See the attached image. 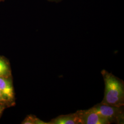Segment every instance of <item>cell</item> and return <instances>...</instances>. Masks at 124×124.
<instances>
[{"mask_svg": "<svg viewBox=\"0 0 124 124\" xmlns=\"http://www.w3.org/2000/svg\"><path fill=\"white\" fill-rule=\"evenodd\" d=\"M1 0H0V1H1Z\"/></svg>", "mask_w": 124, "mask_h": 124, "instance_id": "8fae6325", "label": "cell"}, {"mask_svg": "<svg viewBox=\"0 0 124 124\" xmlns=\"http://www.w3.org/2000/svg\"><path fill=\"white\" fill-rule=\"evenodd\" d=\"M101 73L105 84L104 95L101 103L112 106H124L123 80L105 70Z\"/></svg>", "mask_w": 124, "mask_h": 124, "instance_id": "6da1fadb", "label": "cell"}, {"mask_svg": "<svg viewBox=\"0 0 124 124\" xmlns=\"http://www.w3.org/2000/svg\"><path fill=\"white\" fill-rule=\"evenodd\" d=\"M80 124H108L109 121L98 114L93 107L84 110L76 112Z\"/></svg>", "mask_w": 124, "mask_h": 124, "instance_id": "3957f363", "label": "cell"}, {"mask_svg": "<svg viewBox=\"0 0 124 124\" xmlns=\"http://www.w3.org/2000/svg\"><path fill=\"white\" fill-rule=\"evenodd\" d=\"M0 92L7 104L14 101L15 96L13 85L8 77H0Z\"/></svg>", "mask_w": 124, "mask_h": 124, "instance_id": "277c9868", "label": "cell"}, {"mask_svg": "<svg viewBox=\"0 0 124 124\" xmlns=\"http://www.w3.org/2000/svg\"><path fill=\"white\" fill-rule=\"evenodd\" d=\"M49 0V1H53V2H58L62 0Z\"/></svg>", "mask_w": 124, "mask_h": 124, "instance_id": "30bf717a", "label": "cell"}, {"mask_svg": "<svg viewBox=\"0 0 124 124\" xmlns=\"http://www.w3.org/2000/svg\"><path fill=\"white\" fill-rule=\"evenodd\" d=\"M4 104L0 102V115H1L2 111L4 110Z\"/></svg>", "mask_w": 124, "mask_h": 124, "instance_id": "ba28073f", "label": "cell"}, {"mask_svg": "<svg viewBox=\"0 0 124 124\" xmlns=\"http://www.w3.org/2000/svg\"><path fill=\"white\" fill-rule=\"evenodd\" d=\"M48 124H80L76 112L66 115H61L53 119Z\"/></svg>", "mask_w": 124, "mask_h": 124, "instance_id": "5b68a950", "label": "cell"}, {"mask_svg": "<svg viewBox=\"0 0 124 124\" xmlns=\"http://www.w3.org/2000/svg\"><path fill=\"white\" fill-rule=\"evenodd\" d=\"M93 108L98 114L106 119L110 124H124L123 106H112L100 103L95 105Z\"/></svg>", "mask_w": 124, "mask_h": 124, "instance_id": "7a4b0ae2", "label": "cell"}, {"mask_svg": "<svg viewBox=\"0 0 124 124\" xmlns=\"http://www.w3.org/2000/svg\"><path fill=\"white\" fill-rule=\"evenodd\" d=\"M22 124H48L42 120L37 118L34 115H28L23 121Z\"/></svg>", "mask_w": 124, "mask_h": 124, "instance_id": "52a82bcc", "label": "cell"}, {"mask_svg": "<svg viewBox=\"0 0 124 124\" xmlns=\"http://www.w3.org/2000/svg\"><path fill=\"white\" fill-rule=\"evenodd\" d=\"M10 75L11 71L8 64L0 57V77H8Z\"/></svg>", "mask_w": 124, "mask_h": 124, "instance_id": "8992f818", "label": "cell"}, {"mask_svg": "<svg viewBox=\"0 0 124 124\" xmlns=\"http://www.w3.org/2000/svg\"><path fill=\"white\" fill-rule=\"evenodd\" d=\"M0 103H3V104H6V102L5 101L4 99L3 98L2 95H1V93L0 92Z\"/></svg>", "mask_w": 124, "mask_h": 124, "instance_id": "9c48e42d", "label": "cell"}]
</instances>
